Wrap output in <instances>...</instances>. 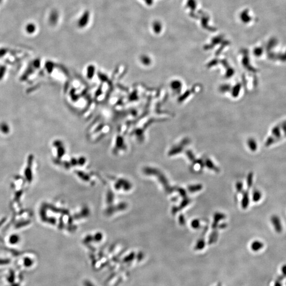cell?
<instances>
[{"label": "cell", "instance_id": "9", "mask_svg": "<svg viewBox=\"0 0 286 286\" xmlns=\"http://www.w3.org/2000/svg\"><path fill=\"white\" fill-rule=\"evenodd\" d=\"M145 2H146V4L148 5H152L153 3V0H144Z\"/></svg>", "mask_w": 286, "mask_h": 286}, {"label": "cell", "instance_id": "6", "mask_svg": "<svg viewBox=\"0 0 286 286\" xmlns=\"http://www.w3.org/2000/svg\"><path fill=\"white\" fill-rule=\"evenodd\" d=\"M263 244L259 241H255L254 242V243H253L252 244V247L253 248V249L255 250H259L261 248H262Z\"/></svg>", "mask_w": 286, "mask_h": 286}, {"label": "cell", "instance_id": "3", "mask_svg": "<svg viewBox=\"0 0 286 286\" xmlns=\"http://www.w3.org/2000/svg\"><path fill=\"white\" fill-rule=\"evenodd\" d=\"M153 28L155 33L159 34L162 30V25L159 21H155L153 24Z\"/></svg>", "mask_w": 286, "mask_h": 286}, {"label": "cell", "instance_id": "5", "mask_svg": "<svg viewBox=\"0 0 286 286\" xmlns=\"http://www.w3.org/2000/svg\"><path fill=\"white\" fill-rule=\"evenodd\" d=\"M261 198V194L260 192L259 191H255L254 194H253V199L254 201H259L260 200Z\"/></svg>", "mask_w": 286, "mask_h": 286}, {"label": "cell", "instance_id": "7", "mask_svg": "<svg viewBox=\"0 0 286 286\" xmlns=\"http://www.w3.org/2000/svg\"><path fill=\"white\" fill-rule=\"evenodd\" d=\"M23 264L26 268H30L32 265L33 261L29 258H26L24 260Z\"/></svg>", "mask_w": 286, "mask_h": 286}, {"label": "cell", "instance_id": "8", "mask_svg": "<svg viewBox=\"0 0 286 286\" xmlns=\"http://www.w3.org/2000/svg\"><path fill=\"white\" fill-rule=\"evenodd\" d=\"M84 286H95L93 283L90 282V281H86L84 283Z\"/></svg>", "mask_w": 286, "mask_h": 286}, {"label": "cell", "instance_id": "2", "mask_svg": "<svg viewBox=\"0 0 286 286\" xmlns=\"http://www.w3.org/2000/svg\"><path fill=\"white\" fill-rule=\"evenodd\" d=\"M90 12L88 11H86L83 13L78 21V26L79 28H83L87 25L90 19Z\"/></svg>", "mask_w": 286, "mask_h": 286}, {"label": "cell", "instance_id": "1", "mask_svg": "<svg viewBox=\"0 0 286 286\" xmlns=\"http://www.w3.org/2000/svg\"><path fill=\"white\" fill-rule=\"evenodd\" d=\"M270 220L272 225L276 232L280 233L283 231V227L281 219L277 215H272L271 216Z\"/></svg>", "mask_w": 286, "mask_h": 286}, {"label": "cell", "instance_id": "4", "mask_svg": "<svg viewBox=\"0 0 286 286\" xmlns=\"http://www.w3.org/2000/svg\"><path fill=\"white\" fill-rule=\"evenodd\" d=\"M58 19V14L56 11H54L51 14L50 21L52 24H55Z\"/></svg>", "mask_w": 286, "mask_h": 286}]
</instances>
